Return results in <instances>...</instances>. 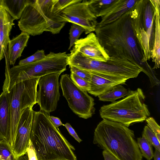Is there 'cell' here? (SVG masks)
I'll use <instances>...</instances> for the list:
<instances>
[{
    "label": "cell",
    "instance_id": "1",
    "mask_svg": "<svg viewBox=\"0 0 160 160\" xmlns=\"http://www.w3.org/2000/svg\"><path fill=\"white\" fill-rule=\"evenodd\" d=\"M49 113L33 112L30 141L37 160H77L74 148L52 124Z\"/></svg>",
    "mask_w": 160,
    "mask_h": 160
},
{
    "label": "cell",
    "instance_id": "2",
    "mask_svg": "<svg viewBox=\"0 0 160 160\" xmlns=\"http://www.w3.org/2000/svg\"><path fill=\"white\" fill-rule=\"evenodd\" d=\"M95 32L109 57L127 59L143 68V66L146 65L142 62V55L132 25L130 10L112 23L97 26Z\"/></svg>",
    "mask_w": 160,
    "mask_h": 160
},
{
    "label": "cell",
    "instance_id": "3",
    "mask_svg": "<svg viewBox=\"0 0 160 160\" xmlns=\"http://www.w3.org/2000/svg\"><path fill=\"white\" fill-rule=\"evenodd\" d=\"M133 131L120 123L103 119L96 128L93 143L117 160H142Z\"/></svg>",
    "mask_w": 160,
    "mask_h": 160
},
{
    "label": "cell",
    "instance_id": "4",
    "mask_svg": "<svg viewBox=\"0 0 160 160\" xmlns=\"http://www.w3.org/2000/svg\"><path fill=\"white\" fill-rule=\"evenodd\" d=\"M69 67L73 66L113 80L126 81L137 77L144 71L138 63L124 58L110 57L106 62L92 59L81 54L70 51Z\"/></svg>",
    "mask_w": 160,
    "mask_h": 160
},
{
    "label": "cell",
    "instance_id": "5",
    "mask_svg": "<svg viewBox=\"0 0 160 160\" xmlns=\"http://www.w3.org/2000/svg\"><path fill=\"white\" fill-rule=\"evenodd\" d=\"M69 54L66 52H50L45 57L37 61L10 68L8 61L6 60L5 79L2 91L9 89L15 84L25 80L55 72H63L66 70Z\"/></svg>",
    "mask_w": 160,
    "mask_h": 160
},
{
    "label": "cell",
    "instance_id": "6",
    "mask_svg": "<svg viewBox=\"0 0 160 160\" xmlns=\"http://www.w3.org/2000/svg\"><path fill=\"white\" fill-rule=\"evenodd\" d=\"M53 0H30L22 12L18 26L29 35H40L44 32L59 33L66 22L52 12Z\"/></svg>",
    "mask_w": 160,
    "mask_h": 160
},
{
    "label": "cell",
    "instance_id": "7",
    "mask_svg": "<svg viewBox=\"0 0 160 160\" xmlns=\"http://www.w3.org/2000/svg\"><path fill=\"white\" fill-rule=\"evenodd\" d=\"M145 98L141 89L131 91L124 98L101 107L100 116L102 119L120 123L128 127L132 123L143 122L150 115Z\"/></svg>",
    "mask_w": 160,
    "mask_h": 160
},
{
    "label": "cell",
    "instance_id": "8",
    "mask_svg": "<svg viewBox=\"0 0 160 160\" xmlns=\"http://www.w3.org/2000/svg\"><path fill=\"white\" fill-rule=\"evenodd\" d=\"M157 0H137L130 9L132 25L142 55V62L149 66L154 36Z\"/></svg>",
    "mask_w": 160,
    "mask_h": 160
},
{
    "label": "cell",
    "instance_id": "9",
    "mask_svg": "<svg viewBox=\"0 0 160 160\" xmlns=\"http://www.w3.org/2000/svg\"><path fill=\"white\" fill-rule=\"evenodd\" d=\"M40 77L30 78L14 85L6 92L10 108V125L7 142L12 151L20 118L24 110L37 103V88Z\"/></svg>",
    "mask_w": 160,
    "mask_h": 160
},
{
    "label": "cell",
    "instance_id": "10",
    "mask_svg": "<svg viewBox=\"0 0 160 160\" xmlns=\"http://www.w3.org/2000/svg\"><path fill=\"white\" fill-rule=\"evenodd\" d=\"M60 85L63 96L72 111L84 119L91 117L95 111L94 99L87 92L76 85L67 74L61 76Z\"/></svg>",
    "mask_w": 160,
    "mask_h": 160
},
{
    "label": "cell",
    "instance_id": "11",
    "mask_svg": "<svg viewBox=\"0 0 160 160\" xmlns=\"http://www.w3.org/2000/svg\"><path fill=\"white\" fill-rule=\"evenodd\" d=\"M62 72L52 73L40 78L37 103L40 111L49 113L56 109L60 96L59 78Z\"/></svg>",
    "mask_w": 160,
    "mask_h": 160
},
{
    "label": "cell",
    "instance_id": "12",
    "mask_svg": "<svg viewBox=\"0 0 160 160\" xmlns=\"http://www.w3.org/2000/svg\"><path fill=\"white\" fill-rule=\"evenodd\" d=\"M61 22H69L81 26L85 34L95 32L97 18L90 10L88 0H82L66 8L58 14Z\"/></svg>",
    "mask_w": 160,
    "mask_h": 160
},
{
    "label": "cell",
    "instance_id": "13",
    "mask_svg": "<svg viewBox=\"0 0 160 160\" xmlns=\"http://www.w3.org/2000/svg\"><path fill=\"white\" fill-rule=\"evenodd\" d=\"M32 107H28L25 108L19 120L15 139L12 149L16 159L26 154L29 147L33 116Z\"/></svg>",
    "mask_w": 160,
    "mask_h": 160
},
{
    "label": "cell",
    "instance_id": "14",
    "mask_svg": "<svg viewBox=\"0 0 160 160\" xmlns=\"http://www.w3.org/2000/svg\"><path fill=\"white\" fill-rule=\"evenodd\" d=\"M71 51L102 62H106L110 58L96 34L92 32L89 33L85 38L76 41Z\"/></svg>",
    "mask_w": 160,
    "mask_h": 160
},
{
    "label": "cell",
    "instance_id": "15",
    "mask_svg": "<svg viewBox=\"0 0 160 160\" xmlns=\"http://www.w3.org/2000/svg\"><path fill=\"white\" fill-rule=\"evenodd\" d=\"M137 0H114L97 16L101 20L97 25L102 27L115 21L134 5Z\"/></svg>",
    "mask_w": 160,
    "mask_h": 160
},
{
    "label": "cell",
    "instance_id": "16",
    "mask_svg": "<svg viewBox=\"0 0 160 160\" xmlns=\"http://www.w3.org/2000/svg\"><path fill=\"white\" fill-rule=\"evenodd\" d=\"M14 20L2 5H0V61L5 56Z\"/></svg>",
    "mask_w": 160,
    "mask_h": 160
},
{
    "label": "cell",
    "instance_id": "17",
    "mask_svg": "<svg viewBox=\"0 0 160 160\" xmlns=\"http://www.w3.org/2000/svg\"><path fill=\"white\" fill-rule=\"evenodd\" d=\"M90 73L91 78L89 82L90 89L87 92L95 97L104 93L116 85L122 84L126 82L113 80Z\"/></svg>",
    "mask_w": 160,
    "mask_h": 160
},
{
    "label": "cell",
    "instance_id": "18",
    "mask_svg": "<svg viewBox=\"0 0 160 160\" xmlns=\"http://www.w3.org/2000/svg\"><path fill=\"white\" fill-rule=\"evenodd\" d=\"M10 125L9 101L6 92L2 91L0 95V141L7 142Z\"/></svg>",
    "mask_w": 160,
    "mask_h": 160
},
{
    "label": "cell",
    "instance_id": "19",
    "mask_svg": "<svg viewBox=\"0 0 160 160\" xmlns=\"http://www.w3.org/2000/svg\"><path fill=\"white\" fill-rule=\"evenodd\" d=\"M29 37L28 34L22 32L18 35L9 41L7 56L10 65H14L17 59L21 56L27 45Z\"/></svg>",
    "mask_w": 160,
    "mask_h": 160
},
{
    "label": "cell",
    "instance_id": "20",
    "mask_svg": "<svg viewBox=\"0 0 160 160\" xmlns=\"http://www.w3.org/2000/svg\"><path fill=\"white\" fill-rule=\"evenodd\" d=\"M160 0H157L154 17V36L151 58L154 63L152 69L159 68L160 64Z\"/></svg>",
    "mask_w": 160,
    "mask_h": 160
},
{
    "label": "cell",
    "instance_id": "21",
    "mask_svg": "<svg viewBox=\"0 0 160 160\" xmlns=\"http://www.w3.org/2000/svg\"><path fill=\"white\" fill-rule=\"evenodd\" d=\"M30 0H2V5L13 20L20 19Z\"/></svg>",
    "mask_w": 160,
    "mask_h": 160
},
{
    "label": "cell",
    "instance_id": "22",
    "mask_svg": "<svg viewBox=\"0 0 160 160\" xmlns=\"http://www.w3.org/2000/svg\"><path fill=\"white\" fill-rule=\"evenodd\" d=\"M131 91L121 84H118L98 97L100 101L113 102L117 99L127 96Z\"/></svg>",
    "mask_w": 160,
    "mask_h": 160
},
{
    "label": "cell",
    "instance_id": "23",
    "mask_svg": "<svg viewBox=\"0 0 160 160\" xmlns=\"http://www.w3.org/2000/svg\"><path fill=\"white\" fill-rule=\"evenodd\" d=\"M137 143L142 156L147 160H151L154 155L152 145L145 136L142 135V137L138 138Z\"/></svg>",
    "mask_w": 160,
    "mask_h": 160
},
{
    "label": "cell",
    "instance_id": "24",
    "mask_svg": "<svg viewBox=\"0 0 160 160\" xmlns=\"http://www.w3.org/2000/svg\"><path fill=\"white\" fill-rule=\"evenodd\" d=\"M114 0H88V3L90 10L97 17L100 12L106 8Z\"/></svg>",
    "mask_w": 160,
    "mask_h": 160
},
{
    "label": "cell",
    "instance_id": "25",
    "mask_svg": "<svg viewBox=\"0 0 160 160\" xmlns=\"http://www.w3.org/2000/svg\"><path fill=\"white\" fill-rule=\"evenodd\" d=\"M82 0H53L52 12L55 14H59L68 6L80 2Z\"/></svg>",
    "mask_w": 160,
    "mask_h": 160
},
{
    "label": "cell",
    "instance_id": "26",
    "mask_svg": "<svg viewBox=\"0 0 160 160\" xmlns=\"http://www.w3.org/2000/svg\"><path fill=\"white\" fill-rule=\"evenodd\" d=\"M85 32V29L82 27L74 23H72L69 32L70 43L68 50L74 45L75 42L82 33Z\"/></svg>",
    "mask_w": 160,
    "mask_h": 160
},
{
    "label": "cell",
    "instance_id": "27",
    "mask_svg": "<svg viewBox=\"0 0 160 160\" xmlns=\"http://www.w3.org/2000/svg\"><path fill=\"white\" fill-rule=\"evenodd\" d=\"M142 135L148 142L158 151L160 152V141L158 139L154 133L147 125L143 129Z\"/></svg>",
    "mask_w": 160,
    "mask_h": 160
},
{
    "label": "cell",
    "instance_id": "28",
    "mask_svg": "<svg viewBox=\"0 0 160 160\" xmlns=\"http://www.w3.org/2000/svg\"><path fill=\"white\" fill-rule=\"evenodd\" d=\"M0 156L3 160H16L7 143L0 141Z\"/></svg>",
    "mask_w": 160,
    "mask_h": 160
},
{
    "label": "cell",
    "instance_id": "29",
    "mask_svg": "<svg viewBox=\"0 0 160 160\" xmlns=\"http://www.w3.org/2000/svg\"><path fill=\"white\" fill-rule=\"evenodd\" d=\"M45 56L44 50H38L32 55L20 60L18 63V65H22L31 63L44 58Z\"/></svg>",
    "mask_w": 160,
    "mask_h": 160
},
{
    "label": "cell",
    "instance_id": "30",
    "mask_svg": "<svg viewBox=\"0 0 160 160\" xmlns=\"http://www.w3.org/2000/svg\"><path fill=\"white\" fill-rule=\"evenodd\" d=\"M70 78L73 82L81 89L87 92L89 90V82L85 79L72 73H71Z\"/></svg>",
    "mask_w": 160,
    "mask_h": 160
},
{
    "label": "cell",
    "instance_id": "31",
    "mask_svg": "<svg viewBox=\"0 0 160 160\" xmlns=\"http://www.w3.org/2000/svg\"><path fill=\"white\" fill-rule=\"evenodd\" d=\"M147 126L154 133L158 140L160 141V127L154 119L152 117H148L145 120Z\"/></svg>",
    "mask_w": 160,
    "mask_h": 160
},
{
    "label": "cell",
    "instance_id": "32",
    "mask_svg": "<svg viewBox=\"0 0 160 160\" xmlns=\"http://www.w3.org/2000/svg\"><path fill=\"white\" fill-rule=\"evenodd\" d=\"M69 68L71 73H73L88 82H90L91 75L90 72L73 66H71Z\"/></svg>",
    "mask_w": 160,
    "mask_h": 160
},
{
    "label": "cell",
    "instance_id": "33",
    "mask_svg": "<svg viewBox=\"0 0 160 160\" xmlns=\"http://www.w3.org/2000/svg\"><path fill=\"white\" fill-rule=\"evenodd\" d=\"M64 126L66 128L69 133L78 142L80 143L82 141V140L79 138L74 129L69 123H66L64 124Z\"/></svg>",
    "mask_w": 160,
    "mask_h": 160
},
{
    "label": "cell",
    "instance_id": "34",
    "mask_svg": "<svg viewBox=\"0 0 160 160\" xmlns=\"http://www.w3.org/2000/svg\"><path fill=\"white\" fill-rule=\"evenodd\" d=\"M27 153L28 155V160H37L35 151L30 141Z\"/></svg>",
    "mask_w": 160,
    "mask_h": 160
},
{
    "label": "cell",
    "instance_id": "35",
    "mask_svg": "<svg viewBox=\"0 0 160 160\" xmlns=\"http://www.w3.org/2000/svg\"><path fill=\"white\" fill-rule=\"evenodd\" d=\"M49 118L52 124L56 128H58L59 126L61 125L64 126V124L61 122L60 120L58 118L50 116Z\"/></svg>",
    "mask_w": 160,
    "mask_h": 160
},
{
    "label": "cell",
    "instance_id": "36",
    "mask_svg": "<svg viewBox=\"0 0 160 160\" xmlns=\"http://www.w3.org/2000/svg\"><path fill=\"white\" fill-rule=\"evenodd\" d=\"M102 154L104 160H117V159L107 151L103 150Z\"/></svg>",
    "mask_w": 160,
    "mask_h": 160
},
{
    "label": "cell",
    "instance_id": "37",
    "mask_svg": "<svg viewBox=\"0 0 160 160\" xmlns=\"http://www.w3.org/2000/svg\"><path fill=\"white\" fill-rule=\"evenodd\" d=\"M153 158L154 160H160V152L155 149Z\"/></svg>",
    "mask_w": 160,
    "mask_h": 160
},
{
    "label": "cell",
    "instance_id": "38",
    "mask_svg": "<svg viewBox=\"0 0 160 160\" xmlns=\"http://www.w3.org/2000/svg\"><path fill=\"white\" fill-rule=\"evenodd\" d=\"M16 160H28L27 153L16 159Z\"/></svg>",
    "mask_w": 160,
    "mask_h": 160
},
{
    "label": "cell",
    "instance_id": "39",
    "mask_svg": "<svg viewBox=\"0 0 160 160\" xmlns=\"http://www.w3.org/2000/svg\"><path fill=\"white\" fill-rule=\"evenodd\" d=\"M0 160H3L1 156H0Z\"/></svg>",
    "mask_w": 160,
    "mask_h": 160
},
{
    "label": "cell",
    "instance_id": "40",
    "mask_svg": "<svg viewBox=\"0 0 160 160\" xmlns=\"http://www.w3.org/2000/svg\"><path fill=\"white\" fill-rule=\"evenodd\" d=\"M2 4V0H0V5Z\"/></svg>",
    "mask_w": 160,
    "mask_h": 160
}]
</instances>
